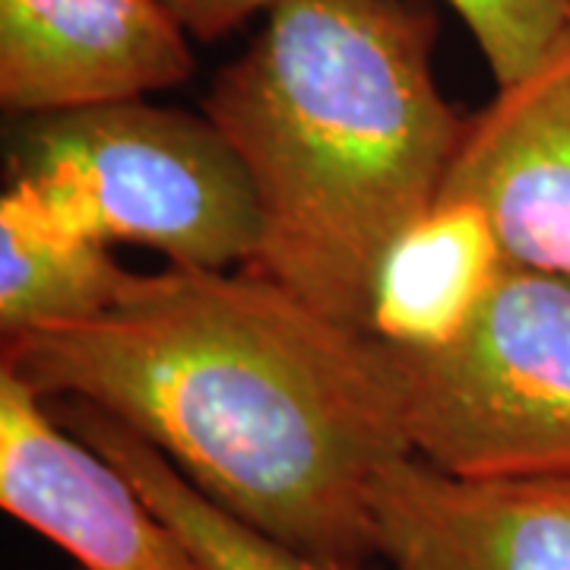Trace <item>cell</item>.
Listing matches in <instances>:
<instances>
[{"label":"cell","mask_w":570,"mask_h":570,"mask_svg":"<svg viewBox=\"0 0 570 570\" xmlns=\"http://www.w3.org/2000/svg\"><path fill=\"white\" fill-rule=\"evenodd\" d=\"M0 367L86 400L324 570H371L367 485L409 450L384 340L238 269L140 273L121 305L3 336Z\"/></svg>","instance_id":"cell-1"},{"label":"cell","mask_w":570,"mask_h":570,"mask_svg":"<svg viewBox=\"0 0 570 570\" xmlns=\"http://www.w3.org/2000/svg\"><path fill=\"white\" fill-rule=\"evenodd\" d=\"M434 36L412 0H276L204 99L261 209L247 269L352 330L367 333L377 266L441 197L466 130Z\"/></svg>","instance_id":"cell-2"},{"label":"cell","mask_w":570,"mask_h":570,"mask_svg":"<svg viewBox=\"0 0 570 570\" xmlns=\"http://www.w3.org/2000/svg\"><path fill=\"white\" fill-rule=\"evenodd\" d=\"M7 194L58 228L149 247L175 269L247 266L261 242L254 184L219 127L142 99L32 118Z\"/></svg>","instance_id":"cell-3"},{"label":"cell","mask_w":570,"mask_h":570,"mask_svg":"<svg viewBox=\"0 0 570 570\" xmlns=\"http://www.w3.org/2000/svg\"><path fill=\"white\" fill-rule=\"evenodd\" d=\"M390 355L425 463L460 479L570 472L568 279L508 264L453 343Z\"/></svg>","instance_id":"cell-4"},{"label":"cell","mask_w":570,"mask_h":570,"mask_svg":"<svg viewBox=\"0 0 570 570\" xmlns=\"http://www.w3.org/2000/svg\"><path fill=\"white\" fill-rule=\"evenodd\" d=\"M0 508L80 570H204L137 485L0 367Z\"/></svg>","instance_id":"cell-5"},{"label":"cell","mask_w":570,"mask_h":570,"mask_svg":"<svg viewBox=\"0 0 570 570\" xmlns=\"http://www.w3.org/2000/svg\"><path fill=\"white\" fill-rule=\"evenodd\" d=\"M367 510L393 570H570V472L460 479L403 453L371 475Z\"/></svg>","instance_id":"cell-6"},{"label":"cell","mask_w":570,"mask_h":570,"mask_svg":"<svg viewBox=\"0 0 570 570\" xmlns=\"http://www.w3.org/2000/svg\"><path fill=\"white\" fill-rule=\"evenodd\" d=\"M187 39L165 0H0V102L39 118L142 99L194 73Z\"/></svg>","instance_id":"cell-7"},{"label":"cell","mask_w":570,"mask_h":570,"mask_svg":"<svg viewBox=\"0 0 570 570\" xmlns=\"http://www.w3.org/2000/svg\"><path fill=\"white\" fill-rule=\"evenodd\" d=\"M441 194L489 213L508 264L570 283V29L469 115Z\"/></svg>","instance_id":"cell-8"},{"label":"cell","mask_w":570,"mask_h":570,"mask_svg":"<svg viewBox=\"0 0 570 570\" xmlns=\"http://www.w3.org/2000/svg\"><path fill=\"white\" fill-rule=\"evenodd\" d=\"M508 266L489 213L441 194L396 235L371 285L367 333L396 348L453 343Z\"/></svg>","instance_id":"cell-9"},{"label":"cell","mask_w":570,"mask_h":570,"mask_svg":"<svg viewBox=\"0 0 570 570\" xmlns=\"http://www.w3.org/2000/svg\"><path fill=\"white\" fill-rule=\"evenodd\" d=\"M140 273L124 269L111 247L41 219L3 190L0 197V330L80 324L121 305Z\"/></svg>","instance_id":"cell-10"},{"label":"cell","mask_w":570,"mask_h":570,"mask_svg":"<svg viewBox=\"0 0 570 570\" xmlns=\"http://www.w3.org/2000/svg\"><path fill=\"white\" fill-rule=\"evenodd\" d=\"M51 412L67 431H73L121 469L149 501V508L181 535L204 570H324L302 551L288 549L279 539L254 530L250 523L209 501L171 466L165 453L105 409L86 400H63L51 403Z\"/></svg>","instance_id":"cell-11"},{"label":"cell","mask_w":570,"mask_h":570,"mask_svg":"<svg viewBox=\"0 0 570 570\" xmlns=\"http://www.w3.org/2000/svg\"><path fill=\"white\" fill-rule=\"evenodd\" d=\"M498 86L527 77L570 29V0H448Z\"/></svg>","instance_id":"cell-12"},{"label":"cell","mask_w":570,"mask_h":570,"mask_svg":"<svg viewBox=\"0 0 570 570\" xmlns=\"http://www.w3.org/2000/svg\"><path fill=\"white\" fill-rule=\"evenodd\" d=\"M273 3L276 0H165L187 36L197 41L223 39L254 13H266Z\"/></svg>","instance_id":"cell-13"},{"label":"cell","mask_w":570,"mask_h":570,"mask_svg":"<svg viewBox=\"0 0 570 570\" xmlns=\"http://www.w3.org/2000/svg\"><path fill=\"white\" fill-rule=\"evenodd\" d=\"M371 570H374V568H371Z\"/></svg>","instance_id":"cell-14"}]
</instances>
